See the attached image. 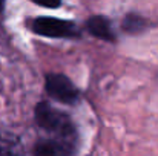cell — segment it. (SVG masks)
I'll list each match as a JSON object with an SVG mask.
<instances>
[{
	"instance_id": "obj_1",
	"label": "cell",
	"mask_w": 158,
	"mask_h": 156,
	"mask_svg": "<svg viewBox=\"0 0 158 156\" xmlns=\"http://www.w3.org/2000/svg\"><path fill=\"white\" fill-rule=\"evenodd\" d=\"M35 122L40 129L52 135L54 139H58L61 142H66L74 147L75 138H77V130L72 124V119L69 115L64 112L52 107L46 101H40L35 106L34 110Z\"/></svg>"
},
{
	"instance_id": "obj_2",
	"label": "cell",
	"mask_w": 158,
	"mask_h": 156,
	"mask_svg": "<svg viewBox=\"0 0 158 156\" xmlns=\"http://www.w3.org/2000/svg\"><path fill=\"white\" fill-rule=\"evenodd\" d=\"M32 31L49 38H78L80 32L72 22L55 17H37L32 22Z\"/></svg>"
},
{
	"instance_id": "obj_3",
	"label": "cell",
	"mask_w": 158,
	"mask_h": 156,
	"mask_svg": "<svg viewBox=\"0 0 158 156\" xmlns=\"http://www.w3.org/2000/svg\"><path fill=\"white\" fill-rule=\"evenodd\" d=\"M45 89L52 100L68 106H74L80 97L77 87L63 74H48L45 81Z\"/></svg>"
},
{
	"instance_id": "obj_4",
	"label": "cell",
	"mask_w": 158,
	"mask_h": 156,
	"mask_svg": "<svg viewBox=\"0 0 158 156\" xmlns=\"http://www.w3.org/2000/svg\"><path fill=\"white\" fill-rule=\"evenodd\" d=\"M74 147L58 139H40L34 146V156H71Z\"/></svg>"
},
{
	"instance_id": "obj_5",
	"label": "cell",
	"mask_w": 158,
	"mask_h": 156,
	"mask_svg": "<svg viewBox=\"0 0 158 156\" xmlns=\"http://www.w3.org/2000/svg\"><path fill=\"white\" fill-rule=\"evenodd\" d=\"M86 29L97 38L100 40H105V42H115L117 37H115V32L112 31V26H110V22L109 18H106L105 15H92L88 18L86 22Z\"/></svg>"
},
{
	"instance_id": "obj_6",
	"label": "cell",
	"mask_w": 158,
	"mask_h": 156,
	"mask_svg": "<svg viewBox=\"0 0 158 156\" xmlns=\"http://www.w3.org/2000/svg\"><path fill=\"white\" fill-rule=\"evenodd\" d=\"M0 156H26L20 138L9 132L0 133Z\"/></svg>"
},
{
	"instance_id": "obj_7",
	"label": "cell",
	"mask_w": 158,
	"mask_h": 156,
	"mask_svg": "<svg viewBox=\"0 0 158 156\" xmlns=\"http://www.w3.org/2000/svg\"><path fill=\"white\" fill-rule=\"evenodd\" d=\"M151 26V22L148 18H144L143 15L140 14H135V12H131L127 14L123 22H121V29L131 35H137V34H141L144 32L148 28Z\"/></svg>"
},
{
	"instance_id": "obj_8",
	"label": "cell",
	"mask_w": 158,
	"mask_h": 156,
	"mask_svg": "<svg viewBox=\"0 0 158 156\" xmlns=\"http://www.w3.org/2000/svg\"><path fill=\"white\" fill-rule=\"evenodd\" d=\"M37 5H40V6H43V8H58L61 3L60 2H52V3H45V2H37Z\"/></svg>"
},
{
	"instance_id": "obj_9",
	"label": "cell",
	"mask_w": 158,
	"mask_h": 156,
	"mask_svg": "<svg viewBox=\"0 0 158 156\" xmlns=\"http://www.w3.org/2000/svg\"><path fill=\"white\" fill-rule=\"evenodd\" d=\"M2 8H3V3L0 2V12H2Z\"/></svg>"
}]
</instances>
